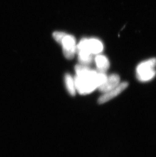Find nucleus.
<instances>
[{
    "instance_id": "obj_1",
    "label": "nucleus",
    "mask_w": 156,
    "mask_h": 157,
    "mask_svg": "<svg viewBox=\"0 0 156 157\" xmlns=\"http://www.w3.org/2000/svg\"><path fill=\"white\" fill-rule=\"evenodd\" d=\"M76 90L81 95H87L98 89L102 80L99 72L90 70L88 74L84 76H76L74 78Z\"/></svg>"
},
{
    "instance_id": "obj_2",
    "label": "nucleus",
    "mask_w": 156,
    "mask_h": 157,
    "mask_svg": "<svg viewBox=\"0 0 156 157\" xmlns=\"http://www.w3.org/2000/svg\"><path fill=\"white\" fill-rule=\"evenodd\" d=\"M156 58H153L143 61L136 69V76L140 82H148L152 80L156 74Z\"/></svg>"
},
{
    "instance_id": "obj_3",
    "label": "nucleus",
    "mask_w": 156,
    "mask_h": 157,
    "mask_svg": "<svg viewBox=\"0 0 156 157\" xmlns=\"http://www.w3.org/2000/svg\"><path fill=\"white\" fill-rule=\"evenodd\" d=\"M63 54L68 59H72L77 52L76 41L73 36L66 34L61 42Z\"/></svg>"
},
{
    "instance_id": "obj_4",
    "label": "nucleus",
    "mask_w": 156,
    "mask_h": 157,
    "mask_svg": "<svg viewBox=\"0 0 156 157\" xmlns=\"http://www.w3.org/2000/svg\"><path fill=\"white\" fill-rule=\"evenodd\" d=\"M128 86V83L127 82H120L116 87L108 92L104 93L103 95L99 97L98 102L99 104H103L107 102L123 92Z\"/></svg>"
},
{
    "instance_id": "obj_5",
    "label": "nucleus",
    "mask_w": 156,
    "mask_h": 157,
    "mask_svg": "<svg viewBox=\"0 0 156 157\" xmlns=\"http://www.w3.org/2000/svg\"><path fill=\"white\" fill-rule=\"evenodd\" d=\"M120 83V78L118 74H112L108 76L106 82L99 87V90L104 93L116 87Z\"/></svg>"
},
{
    "instance_id": "obj_6",
    "label": "nucleus",
    "mask_w": 156,
    "mask_h": 157,
    "mask_svg": "<svg viewBox=\"0 0 156 157\" xmlns=\"http://www.w3.org/2000/svg\"><path fill=\"white\" fill-rule=\"evenodd\" d=\"M88 48L92 55H99L103 51V45L97 39H88Z\"/></svg>"
},
{
    "instance_id": "obj_7",
    "label": "nucleus",
    "mask_w": 156,
    "mask_h": 157,
    "mask_svg": "<svg viewBox=\"0 0 156 157\" xmlns=\"http://www.w3.org/2000/svg\"><path fill=\"white\" fill-rule=\"evenodd\" d=\"M96 66L99 72H105L110 67V62L108 58L103 55H98L95 58Z\"/></svg>"
},
{
    "instance_id": "obj_8",
    "label": "nucleus",
    "mask_w": 156,
    "mask_h": 157,
    "mask_svg": "<svg viewBox=\"0 0 156 157\" xmlns=\"http://www.w3.org/2000/svg\"><path fill=\"white\" fill-rule=\"evenodd\" d=\"M65 83L66 86V89L69 93L74 96L76 93L75 82L74 78L69 74H66L65 76Z\"/></svg>"
},
{
    "instance_id": "obj_9",
    "label": "nucleus",
    "mask_w": 156,
    "mask_h": 157,
    "mask_svg": "<svg viewBox=\"0 0 156 157\" xmlns=\"http://www.w3.org/2000/svg\"><path fill=\"white\" fill-rule=\"evenodd\" d=\"M78 59L81 64L87 65L92 62V55L89 52H78Z\"/></svg>"
},
{
    "instance_id": "obj_10",
    "label": "nucleus",
    "mask_w": 156,
    "mask_h": 157,
    "mask_svg": "<svg viewBox=\"0 0 156 157\" xmlns=\"http://www.w3.org/2000/svg\"><path fill=\"white\" fill-rule=\"evenodd\" d=\"M66 34V33L62 32H55L53 33V37L55 40L58 42V43L61 44L62 39L64 38Z\"/></svg>"
}]
</instances>
